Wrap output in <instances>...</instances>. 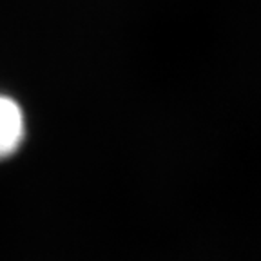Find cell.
Masks as SVG:
<instances>
[{
	"label": "cell",
	"instance_id": "obj_1",
	"mask_svg": "<svg viewBox=\"0 0 261 261\" xmlns=\"http://www.w3.org/2000/svg\"><path fill=\"white\" fill-rule=\"evenodd\" d=\"M25 125L20 106L9 96L0 94V160L15 154L24 140Z\"/></svg>",
	"mask_w": 261,
	"mask_h": 261
}]
</instances>
